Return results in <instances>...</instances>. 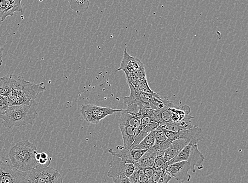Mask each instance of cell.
<instances>
[{
    "label": "cell",
    "mask_w": 248,
    "mask_h": 183,
    "mask_svg": "<svg viewBox=\"0 0 248 183\" xmlns=\"http://www.w3.org/2000/svg\"><path fill=\"white\" fill-rule=\"evenodd\" d=\"M160 153L153 152L147 151L143 154L139 162L135 164V168H152L155 159H156Z\"/></svg>",
    "instance_id": "cell-20"
},
{
    "label": "cell",
    "mask_w": 248,
    "mask_h": 183,
    "mask_svg": "<svg viewBox=\"0 0 248 183\" xmlns=\"http://www.w3.org/2000/svg\"><path fill=\"white\" fill-rule=\"evenodd\" d=\"M27 172H23L0 159V183H25Z\"/></svg>",
    "instance_id": "cell-8"
},
{
    "label": "cell",
    "mask_w": 248,
    "mask_h": 183,
    "mask_svg": "<svg viewBox=\"0 0 248 183\" xmlns=\"http://www.w3.org/2000/svg\"><path fill=\"white\" fill-rule=\"evenodd\" d=\"M162 172H155V171L154 174L149 179L148 183H158Z\"/></svg>",
    "instance_id": "cell-28"
},
{
    "label": "cell",
    "mask_w": 248,
    "mask_h": 183,
    "mask_svg": "<svg viewBox=\"0 0 248 183\" xmlns=\"http://www.w3.org/2000/svg\"><path fill=\"white\" fill-rule=\"evenodd\" d=\"M37 147L29 140L21 141L11 148L9 157L13 167L23 172L31 171L38 165Z\"/></svg>",
    "instance_id": "cell-2"
},
{
    "label": "cell",
    "mask_w": 248,
    "mask_h": 183,
    "mask_svg": "<svg viewBox=\"0 0 248 183\" xmlns=\"http://www.w3.org/2000/svg\"><path fill=\"white\" fill-rule=\"evenodd\" d=\"M147 151L128 149L122 146H118L115 150H108V152L114 156H117L126 163L136 164L139 162L141 157Z\"/></svg>",
    "instance_id": "cell-11"
},
{
    "label": "cell",
    "mask_w": 248,
    "mask_h": 183,
    "mask_svg": "<svg viewBox=\"0 0 248 183\" xmlns=\"http://www.w3.org/2000/svg\"><path fill=\"white\" fill-rule=\"evenodd\" d=\"M143 67L145 66L142 62L137 57L130 56L128 53L127 48H125L124 51L123 60L117 71H123L125 74L134 75L137 71Z\"/></svg>",
    "instance_id": "cell-12"
},
{
    "label": "cell",
    "mask_w": 248,
    "mask_h": 183,
    "mask_svg": "<svg viewBox=\"0 0 248 183\" xmlns=\"http://www.w3.org/2000/svg\"><path fill=\"white\" fill-rule=\"evenodd\" d=\"M114 183H132L129 177L125 175H120L112 179Z\"/></svg>",
    "instance_id": "cell-27"
},
{
    "label": "cell",
    "mask_w": 248,
    "mask_h": 183,
    "mask_svg": "<svg viewBox=\"0 0 248 183\" xmlns=\"http://www.w3.org/2000/svg\"><path fill=\"white\" fill-rule=\"evenodd\" d=\"M166 170L172 177H174L178 183L189 182L191 179V176L188 173L189 170H192L193 173H195L196 171L192 166L186 161L171 164L167 167Z\"/></svg>",
    "instance_id": "cell-9"
},
{
    "label": "cell",
    "mask_w": 248,
    "mask_h": 183,
    "mask_svg": "<svg viewBox=\"0 0 248 183\" xmlns=\"http://www.w3.org/2000/svg\"><path fill=\"white\" fill-rule=\"evenodd\" d=\"M205 157L198 148V142L192 140L189 144L185 147L182 151L178 154L174 158L166 163L167 168L171 164L182 161L188 162L192 166V168L195 169V167L198 169L203 168V163Z\"/></svg>",
    "instance_id": "cell-5"
},
{
    "label": "cell",
    "mask_w": 248,
    "mask_h": 183,
    "mask_svg": "<svg viewBox=\"0 0 248 183\" xmlns=\"http://www.w3.org/2000/svg\"><path fill=\"white\" fill-rule=\"evenodd\" d=\"M109 164L110 168L107 175L111 179L120 175H125L129 177L135 170V164L126 163L117 156H113L112 161Z\"/></svg>",
    "instance_id": "cell-10"
},
{
    "label": "cell",
    "mask_w": 248,
    "mask_h": 183,
    "mask_svg": "<svg viewBox=\"0 0 248 183\" xmlns=\"http://www.w3.org/2000/svg\"><path fill=\"white\" fill-rule=\"evenodd\" d=\"M10 106V103L6 97L0 95V117Z\"/></svg>",
    "instance_id": "cell-26"
},
{
    "label": "cell",
    "mask_w": 248,
    "mask_h": 183,
    "mask_svg": "<svg viewBox=\"0 0 248 183\" xmlns=\"http://www.w3.org/2000/svg\"><path fill=\"white\" fill-rule=\"evenodd\" d=\"M176 133L177 139H187L190 141L195 140L198 142L202 140L204 136L201 128L194 126L191 129H183Z\"/></svg>",
    "instance_id": "cell-16"
},
{
    "label": "cell",
    "mask_w": 248,
    "mask_h": 183,
    "mask_svg": "<svg viewBox=\"0 0 248 183\" xmlns=\"http://www.w3.org/2000/svg\"><path fill=\"white\" fill-rule=\"evenodd\" d=\"M28 183H62L59 171L48 166L38 164L31 171Z\"/></svg>",
    "instance_id": "cell-6"
},
{
    "label": "cell",
    "mask_w": 248,
    "mask_h": 183,
    "mask_svg": "<svg viewBox=\"0 0 248 183\" xmlns=\"http://www.w3.org/2000/svg\"><path fill=\"white\" fill-rule=\"evenodd\" d=\"M37 108L36 101L30 105L11 106L0 118L3 120L5 126L9 129L32 125L38 116Z\"/></svg>",
    "instance_id": "cell-3"
},
{
    "label": "cell",
    "mask_w": 248,
    "mask_h": 183,
    "mask_svg": "<svg viewBox=\"0 0 248 183\" xmlns=\"http://www.w3.org/2000/svg\"><path fill=\"white\" fill-rule=\"evenodd\" d=\"M155 130L149 133L142 141L136 146L134 150L148 151L152 148L155 141Z\"/></svg>",
    "instance_id": "cell-23"
},
{
    "label": "cell",
    "mask_w": 248,
    "mask_h": 183,
    "mask_svg": "<svg viewBox=\"0 0 248 183\" xmlns=\"http://www.w3.org/2000/svg\"><path fill=\"white\" fill-rule=\"evenodd\" d=\"M46 88L44 83L34 84L16 76L12 90L7 96L10 106L30 105L35 102L38 95L44 92Z\"/></svg>",
    "instance_id": "cell-1"
},
{
    "label": "cell",
    "mask_w": 248,
    "mask_h": 183,
    "mask_svg": "<svg viewBox=\"0 0 248 183\" xmlns=\"http://www.w3.org/2000/svg\"><path fill=\"white\" fill-rule=\"evenodd\" d=\"M72 10L80 15L87 11L90 7L89 0H68Z\"/></svg>",
    "instance_id": "cell-22"
},
{
    "label": "cell",
    "mask_w": 248,
    "mask_h": 183,
    "mask_svg": "<svg viewBox=\"0 0 248 183\" xmlns=\"http://www.w3.org/2000/svg\"><path fill=\"white\" fill-rule=\"evenodd\" d=\"M124 109H113L109 107H102L93 105L83 106L81 113L86 122L91 124L99 123L101 120L108 116L121 112Z\"/></svg>",
    "instance_id": "cell-7"
},
{
    "label": "cell",
    "mask_w": 248,
    "mask_h": 183,
    "mask_svg": "<svg viewBox=\"0 0 248 183\" xmlns=\"http://www.w3.org/2000/svg\"></svg>",
    "instance_id": "cell-33"
},
{
    "label": "cell",
    "mask_w": 248,
    "mask_h": 183,
    "mask_svg": "<svg viewBox=\"0 0 248 183\" xmlns=\"http://www.w3.org/2000/svg\"><path fill=\"white\" fill-rule=\"evenodd\" d=\"M172 141L171 140L167 138L164 131L158 125V127L155 130V144L148 151L153 152H165L169 148Z\"/></svg>",
    "instance_id": "cell-14"
},
{
    "label": "cell",
    "mask_w": 248,
    "mask_h": 183,
    "mask_svg": "<svg viewBox=\"0 0 248 183\" xmlns=\"http://www.w3.org/2000/svg\"><path fill=\"white\" fill-rule=\"evenodd\" d=\"M36 159L38 164L48 166L51 161V158H49L48 154L46 152H37L36 155Z\"/></svg>",
    "instance_id": "cell-25"
},
{
    "label": "cell",
    "mask_w": 248,
    "mask_h": 183,
    "mask_svg": "<svg viewBox=\"0 0 248 183\" xmlns=\"http://www.w3.org/2000/svg\"><path fill=\"white\" fill-rule=\"evenodd\" d=\"M2 48L1 46H0V49Z\"/></svg>",
    "instance_id": "cell-32"
},
{
    "label": "cell",
    "mask_w": 248,
    "mask_h": 183,
    "mask_svg": "<svg viewBox=\"0 0 248 183\" xmlns=\"http://www.w3.org/2000/svg\"><path fill=\"white\" fill-rule=\"evenodd\" d=\"M130 94L125 96L124 101L126 106L136 105L151 109H160L165 106H170L173 104L167 97L164 99L160 98L158 94L154 95L143 92L132 85H129Z\"/></svg>",
    "instance_id": "cell-4"
},
{
    "label": "cell",
    "mask_w": 248,
    "mask_h": 183,
    "mask_svg": "<svg viewBox=\"0 0 248 183\" xmlns=\"http://www.w3.org/2000/svg\"><path fill=\"white\" fill-rule=\"evenodd\" d=\"M191 141L187 139H177L172 141L170 146L164 152V159L165 162L175 157Z\"/></svg>",
    "instance_id": "cell-17"
},
{
    "label": "cell",
    "mask_w": 248,
    "mask_h": 183,
    "mask_svg": "<svg viewBox=\"0 0 248 183\" xmlns=\"http://www.w3.org/2000/svg\"><path fill=\"white\" fill-rule=\"evenodd\" d=\"M2 65V64L0 63V66H1Z\"/></svg>",
    "instance_id": "cell-31"
},
{
    "label": "cell",
    "mask_w": 248,
    "mask_h": 183,
    "mask_svg": "<svg viewBox=\"0 0 248 183\" xmlns=\"http://www.w3.org/2000/svg\"><path fill=\"white\" fill-rule=\"evenodd\" d=\"M22 0H0V20L4 21L16 12H22Z\"/></svg>",
    "instance_id": "cell-13"
},
{
    "label": "cell",
    "mask_w": 248,
    "mask_h": 183,
    "mask_svg": "<svg viewBox=\"0 0 248 183\" xmlns=\"http://www.w3.org/2000/svg\"><path fill=\"white\" fill-rule=\"evenodd\" d=\"M171 112L170 123H180L191 112V108L188 106H177L173 104L170 107Z\"/></svg>",
    "instance_id": "cell-18"
},
{
    "label": "cell",
    "mask_w": 248,
    "mask_h": 183,
    "mask_svg": "<svg viewBox=\"0 0 248 183\" xmlns=\"http://www.w3.org/2000/svg\"><path fill=\"white\" fill-rule=\"evenodd\" d=\"M164 152H161L159 154L155 160V162L153 166V168L155 172H162L165 169H166V162L164 159Z\"/></svg>",
    "instance_id": "cell-24"
},
{
    "label": "cell",
    "mask_w": 248,
    "mask_h": 183,
    "mask_svg": "<svg viewBox=\"0 0 248 183\" xmlns=\"http://www.w3.org/2000/svg\"><path fill=\"white\" fill-rule=\"evenodd\" d=\"M138 169H139V179H138V183H148L149 179L144 174L142 169L138 168Z\"/></svg>",
    "instance_id": "cell-29"
},
{
    "label": "cell",
    "mask_w": 248,
    "mask_h": 183,
    "mask_svg": "<svg viewBox=\"0 0 248 183\" xmlns=\"http://www.w3.org/2000/svg\"><path fill=\"white\" fill-rule=\"evenodd\" d=\"M143 170V172L144 174L149 179L150 177H151L155 172V170L153 168H141Z\"/></svg>",
    "instance_id": "cell-30"
},
{
    "label": "cell",
    "mask_w": 248,
    "mask_h": 183,
    "mask_svg": "<svg viewBox=\"0 0 248 183\" xmlns=\"http://www.w3.org/2000/svg\"><path fill=\"white\" fill-rule=\"evenodd\" d=\"M119 125L123 136L124 147L128 149H132L137 137L141 130L129 125L123 124H119Z\"/></svg>",
    "instance_id": "cell-15"
},
{
    "label": "cell",
    "mask_w": 248,
    "mask_h": 183,
    "mask_svg": "<svg viewBox=\"0 0 248 183\" xmlns=\"http://www.w3.org/2000/svg\"><path fill=\"white\" fill-rule=\"evenodd\" d=\"M121 115L119 120V124L129 125V126L141 130L140 120L133 114L124 110L121 112Z\"/></svg>",
    "instance_id": "cell-19"
},
{
    "label": "cell",
    "mask_w": 248,
    "mask_h": 183,
    "mask_svg": "<svg viewBox=\"0 0 248 183\" xmlns=\"http://www.w3.org/2000/svg\"><path fill=\"white\" fill-rule=\"evenodd\" d=\"M16 76L15 74L0 77V95L6 97L10 93L14 84Z\"/></svg>",
    "instance_id": "cell-21"
}]
</instances>
